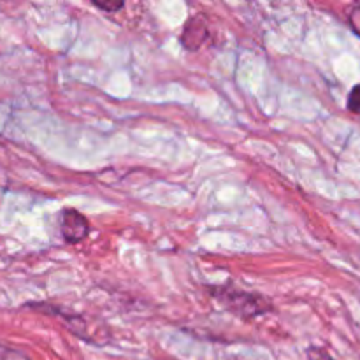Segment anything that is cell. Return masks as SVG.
Segmentation results:
<instances>
[{
  "label": "cell",
  "instance_id": "cell-1",
  "mask_svg": "<svg viewBox=\"0 0 360 360\" xmlns=\"http://www.w3.org/2000/svg\"><path fill=\"white\" fill-rule=\"evenodd\" d=\"M221 306L227 311L234 313V315L241 316V319H255V316L264 315L271 309L269 301L259 294H250V292L238 290V288H218L217 295Z\"/></svg>",
  "mask_w": 360,
  "mask_h": 360
},
{
  "label": "cell",
  "instance_id": "cell-2",
  "mask_svg": "<svg viewBox=\"0 0 360 360\" xmlns=\"http://www.w3.org/2000/svg\"><path fill=\"white\" fill-rule=\"evenodd\" d=\"M60 231H62L65 243L77 245V243L86 239V236L90 234V221L79 211L63 210L62 221H60Z\"/></svg>",
  "mask_w": 360,
  "mask_h": 360
},
{
  "label": "cell",
  "instance_id": "cell-3",
  "mask_svg": "<svg viewBox=\"0 0 360 360\" xmlns=\"http://www.w3.org/2000/svg\"><path fill=\"white\" fill-rule=\"evenodd\" d=\"M197 21H199V20L190 21V23L186 25L185 32H183L181 41H183V44H185L188 49H197L200 44H202L204 41L199 37V34L204 35V37L207 35L206 25H200V27H197Z\"/></svg>",
  "mask_w": 360,
  "mask_h": 360
},
{
  "label": "cell",
  "instance_id": "cell-4",
  "mask_svg": "<svg viewBox=\"0 0 360 360\" xmlns=\"http://www.w3.org/2000/svg\"><path fill=\"white\" fill-rule=\"evenodd\" d=\"M348 109L355 115H360V84L352 88V91L348 94V102H347Z\"/></svg>",
  "mask_w": 360,
  "mask_h": 360
},
{
  "label": "cell",
  "instance_id": "cell-5",
  "mask_svg": "<svg viewBox=\"0 0 360 360\" xmlns=\"http://www.w3.org/2000/svg\"><path fill=\"white\" fill-rule=\"evenodd\" d=\"M0 360H28L25 355H21L20 352L9 350L6 347H0Z\"/></svg>",
  "mask_w": 360,
  "mask_h": 360
},
{
  "label": "cell",
  "instance_id": "cell-6",
  "mask_svg": "<svg viewBox=\"0 0 360 360\" xmlns=\"http://www.w3.org/2000/svg\"><path fill=\"white\" fill-rule=\"evenodd\" d=\"M94 6L95 7H98V9H102V11H109V13H115V11H120L123 7V2H108V4H104V2H94Z\"/></svg>",
  "mask_w": 360,
  "mask_h": 360
},
{
  "label": "cell",
  "instance_id": "cell-7",
  "mask_svg": "<svg viewBox=\"0 0 360 360\" xmlns=\"http://www.w3.org/2000/svg\"><path fill=\"white\" fill-rule=\"evenodd\" d=\"M352 25H354V28L357 30V34L360 35V6L354 11V14H352Z\"/></svg>",
  "mask_w": 360,
  "mask_h": 360
}]
</instances>
